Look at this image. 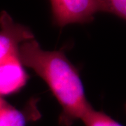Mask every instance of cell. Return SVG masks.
Instances as JSON below:
<instances>
[{"label": "cell", "instance_id": "cell-1", "mask_svg": "<svg viewBox=\"0 0 126 126\" xmlns=\"http://www.w3.org/2000/svg\"><path fill=\"white\" fill-rule=\"evenodd\" d=\"M19 57L45 81L61 106L60 124L70 126L93 108L86 98L77 69L62 51L45 50L34 39L23 42Z\"/></svg>", "mask_w": 126, "mask_h": 126}, {"label": "cell", "instance_id": "cell-2", "mask_svg": "<svg viewBox=\"0 0 126 126\" xmlns=\"http://www.w3.org/2000/svg\"><path fill=\"white\" fill-rule=\"evenodd\" d=\"M54 23L60 27L89 23L97 12L94 0H50Z\"/></svg>", "mask_w": 126, "mask_h": 126}, {"label": "cell", "instance_id": "cell-3", "mask_svg": "<svg viewBox=\"0 0 126 126\" xmlns=\"http://www.w3.org/2000/svg\"><path fill=\"white\" fill-rule=\"evenodd\" d=\"M34 38L30 28L15 23L9 14H0V64L19 55L20 46Z\"/></svg>", "mask_w": 126, "mask_h": 126}, {"label": "cell", "instance_id": "cell-4", "mask_svg": "<svg viewBox=\"0 0 126 126\" xmlns=\"http://www.w3.org/2000/svg\"><path fill=\"white\" fill-rule=\"evenodd\" d=\"M29 79L19 55L0 64V97L22 89Z\"/></svg>", "mask_w": 126, "mask_h": 126}, {"label": "cell", "instance_id": "cell-5", "mask_svg": "<svg viewBox=\"0 0 126 126\" xmlns=\"http://www.w3.org/2000/svg\"><path fill=\"white\" fill-rule=\"evenodd\" d=\"M27 117L0 97V126H25Z\"/></svg>", "mask_w": 126, "mask_h": 126}, {"label": "cell", "instance_id": "cell-6", "mask_svg": "<svg viewBox=\"0 0 126 126\" xmlns=\"http://www.w3.org/2000/svg\"><path fill=\"white\" fill-rule=\"evenodd\" d=\"M86 126H123L102 111L91 108L81 118Z\"/></svg>", "mask_w": 126, "mask_h": 126}, {"label": "cell", "instance_id": "cell-7", "mask_svg": "<svg viewBox=\"0 0 126 126\" xmlns=\"http://www.w3.org/2000/svg\"><path fill=\"white\" fill-rule=\"evenodd\" d=\"M97 12L113 14L122 19H126V0H94Z\"/></svg>", "mask_w": 126, "mask_h": 126}]
</instances>
